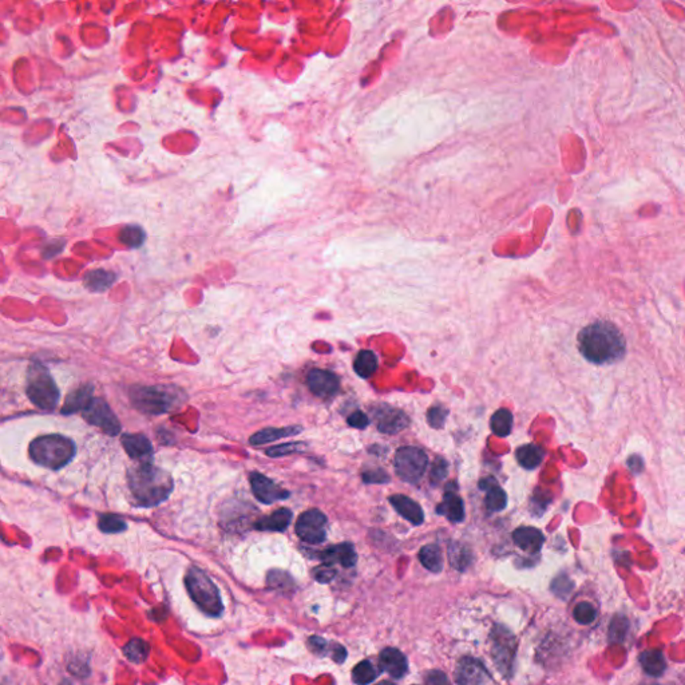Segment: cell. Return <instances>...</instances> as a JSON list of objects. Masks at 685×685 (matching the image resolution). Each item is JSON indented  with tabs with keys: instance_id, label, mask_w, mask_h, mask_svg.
Listing matches in <instances>:
<instances>
[{
	"instance_id": "6da1fadb",
	"label": "cell",
	"mask_w": 685,
	"mask_h": 685,
	"mask_svg": "<svg viewBox=\"0 0 685 685\" xmlns=\"http://www.w3.org/2000/svg\"><path fill=\"white\" fill-rule=\"evenodd\" d=\"M581 355L593 364H610L621 360L627 342L621 331L610 321L598 320L579 333Z\"/></svg>"
},
{
	"instance_id": "7a4b0ae2",
	"label": "cell",
	"mask_w": 685,
	"mask_h": 685,
	"mask_svg": "<svg viewBox=\"0 0 685 685\" xmlns=\"http://www.w3.org/2000/svg\"><path fill=\"white\" fill-rule=\"evenodd\" d=\"M129 488L140 506L153 507L166 501L173 491V478L154 464L140 463L128 471Z\"/></svg>"
},
{
	"instance_id": "3957f363",
	"label": "cell",
	"mask_w": 685,
	"mask_h": 685,
	"mask_svg": "<svg viewBox=\"0 0 685 685\" xmlns=\"http://www.w3.org/2000/svg\"><path fill=\"white\" fill-rule=\"evenodd\" d=\"M75 443L63 435L50 434L38 436L30 445V457L37 464L59 470L75 457Z\"/></svg>"
},
{
	"instance_id": "277c9868",
	"label": "cell",
	"mask_w": 685,
	"mask_h": 685,
	"mask_svg": "<svg viewBox=\"0 0 685 685\" xmlns=\"http://www.w3.org/2000/svg\"><path fill=\"white\" fill-rule=\"evenodd\" d=\"M129 396L135 409L150 415L166 414L183 403L181 390L171 385H135Z\"/></svg>"
},
{
	"instance_id": "5b68a950",
	"label": "cell",
	"mask_w": 685,
	"mask_h": 685,
	"mask_svg": "<svg viewBox=\"0 0 685 685\" xmlns=\"http://www.w3.org/2000/svg\"><path fill=\"white\" fill-rule=\"evenodd\" d=\"M185 586L196 605L208 616L217 617L223 613L224 604L220 592L205 572L190 567L185 576Z\"/></svg>"
},
{
	"instance_id": "8992f818",
	"label": "cell",
	"mask_w": 685,
	"mask_h": 685,
	"mask_svg": "<svg viewBox=\"0 0 685 685\" xmlns=\"http://www.w3.org/2000/svg\"><path fill=\"white\" fill-rule=\"evenodd\" d=\"M27 396L40 409L53 411L61 397L59 388L49 369L39 363H32L27 372Z\"/></svg>"
},
{
	"instance_id": "52a82bcc",
	"label": "cell",
	"mask_w": 685,
	"mask_h": 685,
	"mask_svg": "<svg viewBox=\"0 0 685 685\" xmlns=\"http://www.w3.org/2000/svg\"><path fill=\"white\" fill-rule=\"evenodd\" d=\"M394 463L396 474L402 481L407 483H416L422 479L427 469L428 457L422 448L406 446L396 451Z\"/></svg>"
},
{
	"instance_id": "ba28073f",
	"label": "cell",
	"mask_w": 685,
	"mask_h": 685,
	"mask_svg": "<svg viewBox=\"0 0 685 685\" xmlns=\"http://www.w3.org/2000/svg\"><path fill=\"white\" fill-rule=\"evenodd\" d=\"M515 650L517 643L513 634L501 625H495L491 632V655L503 676L512 674Z\"/></svg>"
},
{
	"instance_id": "9c48e42d",
	"label": "cell",
	"mask_w": 685,
	"mask_h": 685,
	"mask_svg": "<svg viewBox=\"0 0 685 685\" xmlns=\"http://www.w3.org/2000/svg\"><path fill=\"white\" fill-rule=\"evenodd\" d=\"M327 517L317 509L302 514L296 522V534L300 540L317 545L327 538Z\"/></svg>"
},
{
	"instance_id": "30bf717a",
	"label": "cell",
	"mask_w": 685,
	"mask_h": 685,
	"mask_svg": "<svg viewBox=\"0 0 685 685\" xmlns=\"http://www.w3.org/2000/svg\"><path fill=\"white\" fill-rule=\"evenodd\" d=\"M83 418L87 422L97 426L105 434L116 436L121 433V423L113 409L106 403L104 399H94L89 407L83 411Z\"/></svg>"
},
{
	"instance_id": "8fae6325",
	"label": "cell",
	"mask_w": 685,
	"mask_h": 685,
	"mask_svg": "<svg viewBox=\"0 0 685 685\" xmlns=\"http://www.w3.org/2000/svg\"><path fill=\"white\" fill-rule=\"evenodd\" d=\"M251 486L254 497L265 505H272L275 502L290 498L288 490L280 488L272 479L260 473H253L251 475Z\"/></svg>"
},
{
	"instance_id": "7c38bea8",
	"label": "cell",
	"mask_w": 685,
	"mask_h": 685,
	"mask_svg": "<svg viewBox=\"0 0 685 685\" xmlns=\"http://www.w3.org/2000/svg\"><path fill=\"white\" fill-rule=\"evenodd\" d=\"M374 416L378 430L383 434H397L409 427V416L402 409L379 406L376 411H374Z\"/></svg>"
},
{
	"instance_id": "4fadbf2b",
	"label": "cell",
	"mask_w": 685,
	"mask_h": 685,
	"mask_svg": "<svg viewBox=\"0 0 685 685\" xmlns=\"http://www.w3.org/2000/svg\"><path fill=\"white\" fill-rule=\"evenodd\" d=\"M307 384L314 395L323 399L336 395L340 387L339 378L326 369H312L307 376Z\"/></svg>"
},
{
	"instance_id": "5bb4252c",
	"label": "cell",
	"mask_w": 685,
	"mask_h": 685,
	"mask_svg": "<svg viewBox=\"0 0 685 685\" xmlns=\"http://www.w3.org/2000/svg\"><path fill=\"white\" fill-rule=\"evenodd\" d=\"M488 673L485 667L474 659L464 658L457 668L458 685H486Z\"/></svg>"
},
{
	"instance_id": "9a60e30c",
	"label": "cell",
	"mask_w": 685,
	"mask_h": 685,
	"mask_svg": "<svg viewBox=\"0 0 685 685\" xmlns=\"http://www.w3.org/2000/svg\"><path fill=\"white\" fill-rule=\"evenodd\" d=\"M121 443L128 452V455L140 462L149 463L153 457L152 442L142 434H126L121 438Z\"/></svg>"
},
{
	"instance_id": "2e32d148",
	"label": "cell",
	"mask_w": 685,
	"mask_h": 685,
	"mask_svg": "<svg viewBox=\"0 0 685 685\" xmlns=\"http://www.w3.org/2000/svg\"><path fill=\"white\" fill-rule=\"evenodd\" d=\"M514 543L524 552L536 554L540 552L545 542L542 531L536 527H518L513 533Z\"/></svg>"
},
{
	"instance_id": "e0dca14e",
	"label": "cell",
	"mask_w": 685,
	"mask_h": 685,
	"mask_svg": "<svg viewBox=\"0 0 685 685\" xmlns=\"http://www.w3.org/2000/svg\"><path fill=\"white\" fill-rule=\"evenodd\" d=\"M390 503L394 506L397 513L400 514L405 519H407L412 525L419 526L424 521V514L419 503L412 501L409 497L395 494L390 497Z\"/></svg>"
},
{
	"instance_id": "ac0fdd59",
	"label": "cell",
	"mask_w": 685,
	"mask_h": 685,
	"mask_svg": "<svg viewBox=\"0 0 685 685\" xmlns=\"http://www.w3.org/2000/svg\"><path fill=\"white\" fill-rule=\"evenodd\" d=\"M319 558L324 561V564H340L344 567H352L357 561L355 549L351 543H340L335 545L330 549L323 550L319 554Z\"/></svg>"
},
{
	"instance_id": "d6986e66",
	"label": "cell",
	"mask_w": 685,
	"mask_h": 685,
	"mask_svg": "<svg viewBox=\"0 0 685 685\" xmlns=\"http://www.w3.org/2000/svg\"><path fill=\"white\" fill-rule=\"evenodd\" d=\"M436 513L446 517L450 522L459 524L464 519V506L455 490L448 488L443 501L436 506Z\"/></svg>"
},
{
	"instance_id": "ffe728a7",
	"label": "cell",
	"mask_w": 685,
	"mask_h": 685,
	"mask_svg": "<svg viewBox=\"0 0 685 685\" xmlns=\"http://www.w3.org/2000/svg\"><path fill=\"white\" fill-rule=\"evenodd\" d=\"M379 660H381L383 671H385L395 679L403 677L409 669V662L406 656L395 648H385L381 653Z\"/></svg>"
},
{
	"instance_id": "44dd1931",
	"label": "cell",
	"mask_w": 685,
	"mask_h": 685,
	"mask_svg": "<svg viewBox=\"0 0 685 685\" xmlns=\"http://www.w3.org/2000/svg\"><path fill=\"white\" fill-rule=\"evenodd\" d=\"M92 394H94V387H92V383L85 384L80 388L74 390L73 393H70L67 395L65 406L62 407V414L70 415V414H74L77 411L83 412L94 400Z\"/></svg>"
},
{
	"instance_id": "7402d4cb",
	"label": "cell",
	"mask_w": 685,
	"mask_h": 685,
	"mask_svg": "<svg viewBox=\"0 0 685 685\" xmlns=\"http://www.w3.org/2000/svg\"><path fill=\"white\" fill-rule=\"evenodd\" d=\"M303 431L302 426H287V427H268L261 431H257L249 439L253 446H261L271 442H275L283 438H288L293 435L300 434Z\"/></svg>"
},
{
	"instance_id": "603a6c76",
	"label": "cell",
	"mask_w": 685,
	"mask_h": 685,
	"mask_svg": "<svg viewBox=\"0 0 685 685\" xmlns=\"http://www.w3.org/2000/svg\"><path fill=\"white\" fill-rule=\"evenodd\" d=\"M482 490H486V507L488 512H502L507 505L506 493L500 488V485L493 479L486 478L479 483Z\"/></svg>"
},
{
	"instance_id": "cb8c5ba5",
	"label": "cell",
	"mask_w": 685,
	"mask_h": 685,
	"mask_svg": "<svg viewBox=\"0 0 685 685\" xmlns=\"http://www.w3.org/2000/svg\"><path fill=\"white\" fill-rule=\"evenodd\" d=\"M292 512L290 509H278L276 512L264 517L256 522V529L260 531H284L290 526L292 521Z\"/></svg>"
},
{
	"instance_id": "d4e9b609",
	"label": "cell",
	"mask_w": 685,
	"mask_h": 685,
	"mask_svg": "<svg viewBox=\"0 0 685 685\" xmlns=\"http://www.w3.org/2000/svg\"><path fill=\"white\" fill-rule=\"evenodd\" d=\"M117 280L114 272L106 269H94L86 273L85 285L92 292H105L109 290Z\"/></svg>"
},
{
	"instance_id": "484cf974",
	"label": "cell",
	"mask_w": 685,
	"mask_h": 685,
	"mask_svg": "<svg viewBox=\"0 0 685 685\" xmlns=\"http://www.w3.org/2000/svg\"><path fill=\"white\" fill-rule=\"evenodd\" d=\"M448 561L451 567L459 572L466 570L473 561V554L470 549L461 542H451L448 546Z\"/></svg>"
},
{
	"instance_id": "4316f807",
	"label": "cell",
	"mask_w": 685,
	"mask_h": 685,
	"mask_svg": "<svg viewBox=\"0 0 685 685\" xmlns=\"http://www.w3.org/2000/svg\"><path fill=\"white\" fill-rule=\"evenodd\" d=\"M640 662H641V667H643V671L649 674V676H655V677H659L661 676L667 665H665V659H664V655L660 652V650H646L640 655Z\"/></svg>"
},
{
	"instance_id": "83f0119b",
	"label": "cell",
	"mask_w": 685,
	"mask_h": 685,
	"mask_svg": "<svg viewBox=\"0 0 685 685\" xmlns=\"http://www.w3.org/2000/svg\"><path fill=\"white\" fill-rule=\"evenodd\" d=\"M118 240L121 244L130 249L141 248L146 241L145 230L140 225H125L119 230Z\"/></svg>"
},
{
	"instance_id": "f1b7e54d",
	"label": "cell",
	"mask_w": 685,
	"mask_h": 685,
	"mask_svg": "<svg viewBox=\"0 0 685 685\" xmlns=\"http://www.w3.org/2000/svg\"><path fill=\"white\" fill-rule=\"evenodd\" d=\"M517 461L526 470H534L543 461V451L536 445H524L517 450Z\"/></svg>"
},
{
	"instance_id": "f546056e",
	"label": "cell",
	"mask_w": 685,
	"mask_h": 685,
	"mask_svg": "<svg viewBox=\"0 0 685 685\" xmlns=\"http://www.w3.org/2000/svg\"><path fill=\"white\" fill-rule=\"evenodd\" d=\"M419 560L423 567L430 572L439 573L443 569V555L438 545H426L419 552Z\"/></svg>"
},
{
	"instance_id": "4dcf8cb0",
	"label": "cell",
	"mask_w": 685,
	"mask_h": 685,
	"mask_svg": "<svg viewBox=\"0 0 685 685\" xmlns=\"http://www.w3.org/2000/svg\"><path fill=\"white\" fill-rule=\"evenodd\" d=\"M490 427H491L493 433L497 435V436L506 438L507 435H510L512 428H513V414L509 409H498L491 416Z\"/></svg>"
},
{
	"instance_id": "1f68e13d",
	"label": "cell",
	"mask_w": 685,
	"mask_h": 685,
	"mask_svg": "<svg viewBox=\"0 0 685 685\" xmlns=\"http://www.w3.org/2000/svg\"><path fill=\"white\" fill-rule=\"evenodd\" d=\"M354 369L360 378L367 379L378 369V359L372 351H360L359 355L356 356Z\"/></svg>"
},
{
	"instance_id": "d6a6232c",
	"label": "cell",
	"mask_w": 685,
	"mask_h": 685,
	"mask_svg": "<svg viewBox=\"0 0 685 685\" xmlns=\"http://www.w3.org/2000/svg\"><path fill=\"white\" fill-rule=\"evenodd\" d=\"M123 653L125 658L134 664H142L150 653V646L141 638H132L123 648Z\"/></svg>"
},
{
	"instance_id": "836d02e7",
	"label": "cell",
	"mask_w": 685,
	"mask_h": 685,
	"mask_svg": "<svg viewBox=\"0 0 685 685\" xmlns=\"http://www.w3.org/2000/svg\"><path fill=\"white\" fill-rule=\"evenodd\" d=\"M378 676V672L375 669V667L372 665L371 661H362L356 665L352 671V679L357 685H369V683H372Z\"/></svg>"
},
{
	"instance_id": "e575fe53",
	"label": "cell",
	"mask_w": 685,
	"mask_h": 685,
	"mask_svg": "<svg viewBox=\"0 0 685 685\" xmlns=\"http://www.w3.org/2000/svg\"><path fill=\"white\" fill-rule=\"evenodd\" d=\"M98 526L104 533L117 534V533L125 531L128 529V524L116 514H104V515L99 517Z\"/></svg>"
},
{
	"instance_id": "d590c367",
	"label": "cell",
	"mask_w": 685,
	"mask_h": 685,
	"mask_svg": "<svg viewBox=\"0 0 685 685\" xmlns=\"http://www.w3.org/2000/svg\"><path fill=\"white\" fill-rule=\"evenodd\" d=\"M573 617H574V619L579 624L589 625L597 617V612H595V609H594V606L592 604H589V603H580L579 605L574 607Z\"/></svg>"
},
{
	"instance_id": "8d00e7d4",
	"label": "cell",
	"mask_w": 685,
	"mask_h": 685,
	"mask_svg": "<svg viewBox=\"0 0 685 685\" xmlns=\"http://www.w3.org/2000/svg\"><path fill=\"white\" fill-rule=\"evenodd\" d=\"M303 448L304 443H284V445H278L275 448H268L266 455L272 457V458H278V457H285V455H290L293 452L302 451Z\"/></svg>"
},
{
	"instance_id": "74e56055",
	"label": "cell",
	"mask_w": 685,
	"mask_h": 685,
	"mask_svg": "<svg viewBox=\"0 0 685 685\" xmlns=\"http://www.w3.org/2000/svg\"><path fill=\"white\" fill-rule=\"evenodd\" d=\"M448 409L442 406H435V407H431L428 409L427 412V421L430 423L431 427L434 428H442L445 426V422H446V418H448Z\"/></svg>"
},
{
	"instance_id": "f35d334b",
	"label": "cell",
	"mask_w": 685,
	"mask_h": 685,
	"mask_svg": "<svg viewBox=\"0 0 685 685\" xmlns=\"http://www.w3.org/2000/svg\"><path fill=\"white\" fill-rule=\"evenodd\" d=\"M448 462L445 461L443 458H436L434 462V466L431 469V482L435 483V485L440 483L448 476Z\"/></svg>"
},
{
	"instance_id": "ab89813d",
	"label": "cell",
	"mask_w": 685,
	"mask_h": 685,
	"mask_svg": "<svg viewBox=\"0 0 685 685\" xmlns=\"http://www.w3.org/2000/svg\"><path fill=\"white\" fill-rule=\"evenodd\" d=\"M336 576V570L333 569V567L331 564H323L320 567H317L315 570H314V577L315 580L321 582V584H327L330 581L333 580Z\"/></svg>"
},
{
	"instance_id": "60d3db41",
	"label": "cell",
	"mask_w": 685,
	"mask_h": 685,
	"mask_svg": "<svg viewBox=\"0 0 685 685\" xmlns=\"http://www.w3.org/2000/svg\"><path fill=\"white\" fill-rule=\"evenodd\" d=\"M363 481L367 483H387L390 476L382 469H375L363 473Z\"/></svg>"
},
{
	"instance_id": "b9f144b4",
	"label": "cell",
	"mask_w": 685,
	"mask_h": 685,
	"mask_svg": "<svg viewBox=\"0 0 685 685\" xmlns=\"http://www.w3.org/2000/svg\"><path fill=\"white\" fill-rule=\"evenodd\" d=\"M347 422H348V424H350L351 427H354V428H360V430H363V428H366V427L369 426V416H367L364 412H362V411H355V412H352V414L348 416Z\"/></svg>"
},
{
	"instance_id": "7bdbcfd3",
	"label": "cell",
	"mask_w": 685,
	"mask_h": 685,
	"mask_svg": "<svg viewBox=\"0 0 685 685\" xmlns=\"http://www.w3.org/2000/svg\"><path fill=\"white\" fill-rule=\"evenodd\" d=\"M552 589H553L554 593L564 597L572 591V582L567 577H558V579L554 580Z\"/></svg>"
},
{
	"instance_id": "ee69618b",
	"label": "cell",
	"mask_w": 685,
	"mask_h": 685,
	"mask_svg": "<svg viewBox=\"0 0 685 685\" xmlns=\"http://www.w3.org/2000/svg\"><path fill=\"white\" fill-rule=\"evenodd\" d=\"M427 685H450L448 676L440 671H431L426 677Z\"/></svg>"
},
{
	"instance_id": "f6af8a7d",
	"label": "cell",
	"mask_w": 685,
	"mask_h": 685,
	"mask_svg": "<svg viewBox=\"0 0 685 685\" xmlns=\"http://www.w3.org/2000/svg\"><path fill=\"white\" fill-rule=\"evenodd\" d=\"M308 646H309V648H311V649H312L315 653H321V652L326 649L327 643H326V640H323V638H320V637H311V638L308 640Z\"/></svg>"
},
{
	"instance_id": "bcb514c9",
	"label": "cell",
	"mask_w": 685,
	"mask_h": 685,
	"mask_svg": "<svg viewBox=\"0 0 685 685\" xmlns=\"http://www.w3.org/2000/svg\"><path fill=\"white\" fill-rule=\"evenodd\" d=\"M378 685H395V684H394V683H390V681H382V683H379V684Z\"/></svg>"
}]
</instances>
